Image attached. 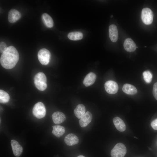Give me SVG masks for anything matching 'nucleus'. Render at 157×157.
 Wrapping results in <instances>:
<instances>
[{
  "instance_id": "obj_13",
  "label": "nucleus",
  "mask_w": 157,
  "mask_h": 157,
  "mask_svg": "<svg viewBox=\"0 0 157 157\" xmlns=\"http://www.w3.org/2000/svg\"><path fill=\"white\" fill-rule=\"evenodd\" d=\"M52 117L53 122L57 124L63 123L66 119L65 115L59 111L54 112L52 115Z\"/></svg>"
},
{
  "instance_id": "obj_26",
  "label": "nucleus",
  "mask_w": 157,
  "mask_h": 157,
  "mask_svg": "<svg viewBox=\"0 0 157 157\" xmlns=\"http://www.w3.org/2000/svg\"><path fill=\"white\" fill-rule=\"evenodd\" d=\"M151 125L154 130H157V118L153 120L151 123Z\"/></svg>"
},
{
  "instance_id": "obj_17",
  "label": "nucleus",
  "mask_w": 157,
  "mask_h": 157,
  "mask_svg": "<svg viewBox=\"0 0 157 157\" xmlns=\"http://www.w3.org/2000/svg\"><path fill=\"white\" fill-rule=\"evenodd\" d=\"M122 90L125 93L129 95H133L137 92V89L134 86L128 83L123 85Z\"/></svg>"
},
{
  "instance_id": "obj_19",
  "label": "nucleus",
  "mask_w": 157,
  "mask_h": 157,
  "mask_svg": "<svg viewBox=\"0 0 157 157\" xmlns=\"http://www.w3.org/2000/svg\"><path fill=\"white\" fill-rule=\"evenodd\" d=\"M52 133L57 137H61L65 133V129L63 126L59 125H54L52 126Z\"/></svg>"
},
{
  "instance_id": "obj_1",
  "label": "nucleus",
  "mask_w": 157,
  "mask_h": 157,
  "mask_svg": "<svg viewBox=\"0 0 157 157\" xmlns=\"http://www.w3.org/2000/svg\"><path fill=\"white\" fill-rule=\"evenodd\" d=\"M19 59V54L16 49L13 46H10L2 53L0 57L1 66L7 69L13 68Z\"/></svg>"
},
{
  "instance_id": "obj_12",
  "label": "nucleus",
  "mask_w": 157,
  "mask_h": 157,
  "mask_svg": "<svg viewBox=\"0 0 157 157\" xmlns=\"http://www.w3.org/2000/svg\"><path fill=\"white\" fill-rule=\"evenodd\" d=\"M109 38L113 42H115L118 40V31L116 26L115 24L110 25L109 28Z\"/></svg>"
},
{
  "instance_id": "obj_7",
  "label": "nucleus",
  "mask_w": 157,
  "mask_h": 157,
  "mask_svg": "<svg viewBox=\"0 0 157 157\" xmlns=\"http://www.w3.org/2000/svg\"><path fill=\"white\" fill-rule=\"evenodd\" d=\"M105 89L106 92L110 94L116 93L118 90V85L115 81L109 80L107 81L104 84Z\"/></svg>"
},
{
  "instance_id": "obj_14",
  "label": "nucleus",
  "mask_w": 157,
  "mask_h": 157,
  "mask_svg": "<svg viewBox=\"0 0 157 157\" xmlns=\"http://www.w3.org/2000/svg\"><path fill=\"white\" fill-rule=\"evenodd\" d=\"M64 141L67 145L72 146L77 144L78 143L79 140L76 135L71 133L65 137Z\"/></svg>"
},
{
  "instance_id": "obj_9",
  "label": "nucleus",
  "mask_w": 157,
  "mask_h": 157,
  "mask_svg": "<svg viewBox=\"0 0 157 157\" xmlns=\"http://www.w3.org/2000/svg\"><path fill=\"white\" fill-rule=\"evenodd\" d=\"M92 118L91 113L89 111L86 112L79 121V125L82 127L86 126L91 122Z\"/></svg>"
},
{
  "instance_id": "obj_25",
  "label": "nucleus",
  "mask_w": 157,
  "mask_h": 157,
  "mask_svg": "<svg viewBox=\"0 0 157 157\" xmlns=\"http://www.w3.org/2000/svg\"><path fill=\"white\" fill-rule=\"evenodd\" d=\"M7 48L6 43L3 42H1L0 43V51L2 53Z\"/></svg>"
},
{
  "instance_id": "obj_3",
  "label": "nucleus",
  "mask_w": 157,
  "mask_h": 157,
  "mask_svg": "<svg viewBox=\"0 0 157 157\" xmlns=\"http://www.w3.org/2000/svg\"><path fill=\"white\" fill-rule=\"evenodd\" d=\"M126 153V149L123 143L116 144L111 151V157H124Z\"/></svg>"
},
{
  "instance_id": "obj_28",
  "label": "nucleus",
  "mask_w": 157,
  "mask_h": 157,
  "mask_svg": "<svg viewBox=\"0 0 157 157\" xmlns=\"http://www.w3.org/2000/svg\"><path fill=\"white\" fill-rule=\"evenodd\" d=\"M149 150H151V148H149Z\"/></svg>"
},
{
  "instance_id": "obj_2",
  "label": "nucleus",
  "mask_w": 157,
  "mask_h": 157,
  "mask_svg": "<svg viewBox=\"0 0 157 157\" xmlns=\"http://www.w3.org/2000/svg\"><path fill=\"white\" fill-rule=\"evenodd\" d=\"M34 80L35 85L38 90L43 91L47 88V78L43 72H39L34 77Z\"/></svg>"
},
{
  "instance_id": "obj_8",
  "label": "nucleus",
  "mask_w": 157,
  "mask_h": 157,
  "mask_svg": "<svg viewBox=\"0 0 157 157\" xmlns=\"http://www.w3.org/2000/svg\"><path fill=\"white\" fill-rule=\"evenodd\" d=\"M123 46L125 50L129 52L134 51L138 47L133 41L129 38H127L125 40Z\"/></svg>"
},
{
  "instance_id": "obj_16",
  "label": "nucleus",
  "mask_w": 157,
  "mask_h": 157,
  "mask_svg": "<svg viewBox=\"0 0 157 157\" xmlns=\"http://www.w3.org/2000/svg\"><path fill=\"white\" fill-rule=\"evenodd\" d=\"M114 124L117 130L120 132L124 131L126 129V125L124 122L118 117H114L113 119Z\"/></svg>"
},
{
  "instance_id": "obj_6",
  "label": "nucleus",
  "mask_w": 157,
  "mask_h": 157,
  "mask_svg": "<svg viewBox=\"0 0 157 157\" xmlns=\"http://www.w3.org/2000/svg\"><path fill=\"white\" fill-rule=\"evenodd\" d=\"M38 58L40 63L43 65H47L49 63L51 54L47 49L43 48L40 49L38 53Z\"/></svg>"
},
{
  "instance_id": "obj_24",
  "label": "nucleus",
  "mask_w": 157,
  "mask_h": 157,
  "mask_svg": "<svg viewBox=\"0 0 157 157\" xmlns=\"http://www.w3.org/2000/svg\"><path fill=\"white\" fill-rule=\"evenodd\" d=\"M153 94L155 98L157 100V82L155 83L153 85Z\"/></svg>"
},
{
  "instance_id": "obj_21",
  "label": "nucleus",
  "mask_w": 157,
  "mask_h": 157,
  "mask_svg": "<svg viewBox=\"0 0 157 157\" xmlns=\"http://www.w3.org/2000/svg\"><path fill=\"white\" fill-rule=\"evenodd\" d=\"M68 38L72 40H78L83 37V33L79 32H73L69 33L67 35Z\"/></svg>"
},
{
  "instance_id": "obj_31",
  "label": "nucleus",
  "mask_w": 157,
  "mask_h": 157,
  "mask_svg": "<svg viewBox=\"0 0 157 157\" xmlns=\"http://www.w3.org/2000/svg\"><path fill=\"white\" fill-rule=\"evenodd\" d=\"M147 47L145 46V47Z\"/></svg>"
},
{
  "instance_id": "obj_4",
  "label": "nucleus",
  "mask_w": 157,
  "mask_h": 157,
  "mask_svg": "<svg viewBox=\"0 0 157 157\" xmlns=\"http://www.w3.org/2000/svg\"><path fill=\"white\" fill-rule=\"evenodd\" d=\"M46 109L43 103L39 102L36 104L34 106L32 113L34 116L38 119L44 117L46 114Z\"/></svg>"
},
{
  "instance_id": "obj_22",
  "label": "nucleus",
  "mask_w": 157,
  "mask_h": 157,
  "mask_svg": "<svg viewBox=\"0 0 157 157\" xmlns=\"http://www.w3.org/2000/svg\"><path fill=\"white\" fill-rule=\"evenodd\" d=\"M10 97L9 94L5 91L0 90V102L1 103L4 104L8 102L9 101Z\"/></svg>"
},
{
  "instance_id": "obj_30",
  "label": "nucleus",
  "mask_w": 157,
  "mask_h": 157,
  "mask_svg": "<svg viewBox=\"0 0 157 157\" xmlns=\"http://www.w3.org/2000/svg\"><path fill=\"white\" fill-rule=\"evenodd\" d=\"M113 16L112 15L111 16V17H113Z\"/></svg>"
},
{
  "instance_id": "obj_10",
  "label": "nucleus",
  "mask_w": 157,
  "mask_h": 157,
  "mask_svg": "<svg viewBox=\"0 0 157 157\" xmlns=\"http://www.w3.org/2000/svg\"><path fill=\"white\" fill-rule=\"evenodd\" d=\"M21 16V14L19 11L15 9H12L9 12L8 20L11 23H14L19 19Z\"/></svg>"
},
{
  "instance_id": "obj_29",
  "label": "nucleus",
  "mask_w": 157,
  "mask_h": 157,
  "mask_svg": "<svg viewBox=\"0 0 157 157\" xmlns=\"http://www.w3.org/2000/svg\"><path fill=\"white\" fill-rule=\"evenodd\" d=\"M134 138H137L136 137H134Z\"/></svg>"
},
{
  "instance_id": "obj_15",
  "label": "nucleus",
  "mask_w": 157,
  "mask_h": 157,
  "mask_svg": "<svg viewBox=\"0 0 157 157\" xmlns=\"http://www.w3.org/2000/svg\"><path fill=\"white\" fill-rule=\"evenodd\" d=\"M96 78V74L92 72L88 74L85 77L83 83L86 87L92 85L95 82Z\"/></svg>"
},
{
  "instance_id": "obj_27",
  "label": "nucleus",
  "mask_w": 157,
  "mask_h": 157,
  "mask_svg": "<svg viewBox=\"0 0 157 157\" xmlns=\"http://www.w3.org/2000/svg\"><path fill=\"white\" fill-rule=\"evenodd\" d=\"M77 157H85L83 155H79Z\"/></svg>"
},
{
  "instance_id": "obj_20",
  "label": "nucleus",
  "mask_w": 157,
  "mask_h": 157,
  "mask_svg": "<svg viewBox=\"0 0 157 157\" xmlns=\"http://www.w3.org/2000/svg\"><path fill=\"white\" fill-rule=\"evenodd\" d=\"M43 22L45 26L49 28L53 27V22L51 17L46 13H43L42 16Z\"/></svg>"
},
{
  "instance_id": "obj_5",
  "label": "nucleus",
  "mask_w": 157,
  "mask_h": 157,
  "mask_svg": "<svg viewBox=\"0 0 157 157\" xmlns=\"http://www.w3.org/2000/svg\"><path fill=\"white\" fill-rule=\"evenodd\" d=\"M153 13L149 8H143L141 12V19L144 24L146 25L151 24L153 21Z\"/></svg>"
},
{
  "instance_id": "obj_11",
  "label": "nucleus",
  "mask_w": 157,
  "mask_h": 157,
  "mask_svg": "<svg viewBox=\"0 0 157 157\" xmlns=\"http://www.w3.org/2000/svg\"><path fill=\"white\" fill-rule=\"evenodd\" d=\"M11 145L13 153L16 157L21 155L23 151V148L19 143L14 140L11 141Z\"/></svg>"
},
{
  "instance_id": "obj_23",
  "label": "nucleus",
  "mask_w": 157,
  "mask_h": 157,
  "mask_svg": "<svg viewBox=\"0 0 157 157\" xmlns=\"http://www.w3.org/2000/svg\"><path fill=\"white\" fill-rule=\"evenodd\" d=\"M143 76L144 79L146 83H149L151 82L152 75L150 71L148 70L144 71L143 73Z\"/></svg>"
},
{
  "instance_id": "obj_18",
  "label": "nucleus",
  "mask_w": 157,
  "mask_h": 157,
  "mask_svg": "<svg viewBox=\"0 0 157 157\" xmlns=\"http://www.w3.org/2000/svg\"><path fill=\"white\" fill-rule=\"evenodd\" d=\"M85 108L83 104H78L74 110V113L78 119H81L85 114Z\"/></svg>"
}]
</instances>
